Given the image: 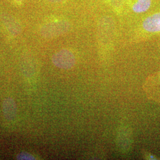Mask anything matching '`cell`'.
<instances>
[{
  "mask_svg": "<svg viewBox=\"0 0 160 160\" xmlns=\"http://www.w3.org/2000/svg\"><path fill=\"white\" fill-rule=\"evenodd\" d=\"M69 29V23L65 20H58L43 24L40 34L45 38H53L65 33Z\"/></svg>",
  "mask_w": 160,
  "mask_h": 160,
  "instance_id": "obj_1",
  "label": "cell"
},
{
  "mask_svg": "<svg viewBox=\"0 0 160 160\" xmlns=\"http://www.w3.org/2000/svg\"><path fill=\"white\" fill-rule=\"evenodd\" d=\"M52 62L59 68L70 69L75 63V58L72 52L62 49L57 52L52 57Z\"/></svg>",
  "mask_w": 160,
  "mask_h": 160,
  "instance_id": "obj_2",
  "label": "cell"
},
{
  "mask_svg": "<svg viewBox=\"0 0 160 160\" xmlns=\"http://www.w3.org/2000/svg\"><path fill=\"white\" fill-rule=\"evenodd\" d=\"M0 20L6 32L12 36L16 37L22 32V26L18 20L10 14H3L0 17Z\"/></svg>",
  "mask_w": 160,
  "mask_h": 160,
  "instance_id": "obj_3",
  "label": "cell"
},
{
  "mask_svg": "<svg viewBox=\"0 0 160 160\" xmlns=\"http://www.w3.org/2000/svg\"><path fill=\"white\" fill-rule=\"evenodd\" d=\"M2 113L7 120H12L16 117L17 108L14 99L10 97L4 100L2 105Z\"/></svg>",
  "mask_w": 160,
  "mask_h": 160,
  "instance_id": "obj_4",
  "label": "cell"
},
{
  "mask_svg": "<svg viewBox=\"0 0 160 160\" xmlns=\"http://www.w3.org/2000/svg\"><path fill=\"white\" fill-rule=\"evenodd\" d=\"M142 27L149 33L160 32V12L147 17L143 21Z\"/></svg>",
  "mask_w": 160,
  "mask_h": 160,
  "instance_id": "obj_5",
  "label": "cell"
},
{
  "mask_svg": "<svg viewBox=\"0 0 160 160\" xmlns=\"http://www.w3.org/2000/svg\"><path fill=\"white\" fill-rule=\"evenodd\" d=\"M151 4V0H138L132 7V10L136 13L147 12Z\"/></svg>",
  "mask_w": 160,
  "mask_h": 160,
  "instance_id": "obj_6",
  "label": "cell"
},
{
  "mask_svg": "<svg viewBox=\"0 0 160 160\" xmlns=\"http://www.w3.org/2000/svg\"><path fill=\"white\" fill-rule=\"evenodd\" d=\"M17 159L19 160H35L33 155L26 152H22L17 155Z\"/></svg>",
  "mask_w": 160,
  "mask_h": 160,
  "instance_id": "obj_7",
  "label": "cell"
},
{
  "mask_svg": "<svg viewBox=\"0 0 160 160\" xmlns=\"http://www.w3.org/2000/svg\"><path fill=\"white\" fill-rule=\"evenodd\" d=\"M11 3L16 6H22L25 2L26 0H8Z\"/></svg>",
  "mask_w": 160,
  "mask_h": 160,
  "instance_id": "obj_8",
  "label": "cell"
},
{
  "mask_svg": "<svg viewBox=\"0 0 160 160\" xmlns=\"http://www.w3.org/2000/svg\"><path fill=\"white\" fill-rule=\"evenodd\" d=\"M49 2H52V3H60L61 2H62L63 0H48Z\"/></svg>",
  "mask_w": 160,
  "mask_h": 160,
  "instance_id": "obj_9",
  "label": "cell"
}]
</instances>
